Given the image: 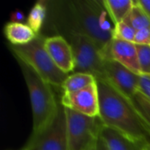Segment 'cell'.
Segmentation results:
<instances>
[{"mask_svg": "<svg viewBox=\"0 0 150 150\" xmlns=\"http://www.w3.org/2000/svg\"><path fill=\"white\" fill-rule=\"evenodd\" d=\"M99 118L104 126L112 128L132 141L150 144V126L132 101L109 83L98 81Z\"/></svg>", "mask_w": 150, "mask_h": 150, "instance_id": "cell-1", "label": "cell"}, {"mask_svg": "<svg viewBox=\"0 0 150 150\" xmlns=\"http://www.w3.org/2000/svg\"><path fill=\"white\" fill-rule=\"evenodd\" d=\"M108 17L103 0H71L66 3L60 24L63 34L75 33L84 35L96 44L101 53L112 40L114 25Z\"/></svg>", "mask_w": 150, "mask_h": 150, "instance_id": "cell-2", "label": "cell"}, {"mask_svg": "<svg viewBox=\"0 0 150 150\" xmlns=\"http://www.w3.org/2000/svg\"><path fill=\"white\" fill-rule=\"evenodd\" d=\"M17 61L30 96L33 112L32 134H38L54 120L61 102L57 101L51 84L44 81L30 66L19 60Z\"/></svg>", "mask_w": 150, "mask_h": 150, "instance_id": "cell-3", "label": "cell"}, {"mask_svg": "<svg viewBox=\"0 0 150 150\" xmlns=\"http://www.w3.org/2000/svg\"><path fill=\"white\" fill-rule=\"evenodd\" d=\"M45 38L39 34L36 39L28 44L22 46L10 45L16 60H19L30 66L44 81L52 86L62 87L68 77V74L62 72L53 62L45 48Z\"/></svg>", "mask_w": 150, "mask_h": 150, "instance_id": "cell-4", "label": "cell"}, {"mask_svg": "<svg viewBox=\"0 0 150 150\" xmlns=\"http://www.w3.org/2000/svg\"><path fill=\"white\" fill-rule=\"evenodd\" d=\"M68 150H94L104 124L99 117H90L65 108Z\"/></svg>", "mask_w": 150, "mask_h": 150, "instance_id": "cell-5", "label": "cell"}, {"mask_svg": "<svg viewBox=\"0 0 150 150\" xmlns=\"http://www.w3.org/2000/svg\"><path fill=\"white\" fill-rule=\"evenodd\" d=\"M69 42L74 54L75 69L73 73L92 75L98 81H104L105 60L96 44L88 37L68 33L63 35Z\"/></svg>", "mask_w": 150, "mask_h": 150, "instance_id": "cell-6", "label": "cell"}, {"mask_svg": "<svg viewBox=\"0 0 150 150\" xmlns=\"http://www.w3.org/2000/svg\"><path fill=\"white\" fill-rule=\"evenodd\" d=\"M25 150H68L66 134V115L64 106H60L52 124L38 134H31Z\"/></svg>", "mask_w": 150, "mask_h": 150, "instance_id": "cell-7", "label": "cell"}, {"mask_svg": "<svg viewBox=\"0 0 150 150\" xmlns=\"http://www.w3.org/2000/svg\"><path fill=\"white\" fill-rule=\"evenodd\" d=\"M104 74V82L133 102L135 95L139 93L140 76L112 60H105Z\"/></svg>", "mask_w": 150, "mask_h": 150, "instance_id": "cell-8", "label": "cell"}, {"mask_svg": "<svg viewBox=\"0 0 150 150\" xmlns=\"http://www.w3.org/2000/svg\"><path fill=\"white\" fill-rule=\"evenodd\" d=\"M60 102L65 108L90 117H99L98 81L74 92H62Z\"/></svg>", "mask_w": 150, "mask_h": 150, "instance_id": "cell-9", "label": "cell"}, {"mask_svg": "<svg viewBox=\"0 0 150 150\" xmlns=\"http://www.w3.org/2000/svg\"><path fill=\"white\" fill-rule=\"evenodd\" d=\"M104 60L115 61L134 74L141 76L136 45L132 42L112 39L101 52Z\"/></svg>", "mask_w": 150, "mask_h": 150, "instance_id": "cell-10", "label": "cell"}, {"mask_svg": "<svg viewBox=\"0 0 150 150\" xmlns=\"http://www.w3.org/2000/svg\"><path fill=\"white\" fill-rule=\"evenodd\" d=\"M45 48L54 64L64 73L74 71L75 60L72 47L68 40L62 35H54L45 38Z\"/></svg>", "mask_w": 150, "mask_h": 150, "instance_id": "cell-11", "label": "cell"}, {"mask_svg": "<svg viewBox=\"0 0 150 150\" xmlns=\"http://www.w3.org/2000/svg\"><path fill=\"white\" fill-rule=\"evenodd\" d=\"M100 136L108 150H142L148 145L135 142L120 132L105 126L103 127Z\"/></svg>", "mask_w": 150, "mask_h": 150, "instance_id": "cell-12", "label": "cell"}, {"mask_svg": "<svg viewBox=\"0 0 150 150\" xmlns=\"http://www.w3.org/2000/svg\"><path fill=\"white\" fill-rule=\"evenodd\" d=\"M4 33L12 46H22L30 43L39 35L26 23L10 21L4 27Z\"/></svg>", "mask_w": 150, "mask_h": 150, "instance_id": "cell-13", "label": "cell"}, {"mask_svg": "<svg viewBox=\"0 0 150 150\" xmlns=\"http://www.w3.org/2000/svg\"><path fill=\"white\" fill-rule=\"evenodd\" d=\"M104 6L113 25L122 22L131 11L133 0H103Z\"/></svg>", "mask_w": 150, "mask_h": 150, "instance_id": "cell-14", "label": "cell"}, {"mask_svg": "<svg viewBox=\"0 0 150 150\" xmlns=\"http://www.w3.org/2000/svg\"><path fill=\"white\" fill-rule=\"evenodd\" d=\"M98 80L95 76L84 73H72L68 76L66 80L62 85V92H74L82 90Z\"/></svg>", "mask_w": 150, "mask_h": 150, "instance_id": "cell-15", "label": "cell"}, {"mask_svg": "<svg viewBox=\"0 0 150 150\" xmlns=\"http://www.w3.org/2000/svg\"><path fill=\"white\" fill-rule=\"evenodd\" d=\"M123 21L130 25L136 31L150 27V18L138 4L136 0H134L133 7Z\"/></svg>", "mask_w": 150, "mask_h": 150, "instance_id": "cell-16", "label": "cell"}, {"mask_svg": "<svg viewBox=\"0 0 150 150\" xmlns=\"http://www.w3.org/2000/svg\"><path fill=\"white\" fill-rule=\"evenodd\" d=\"M47 16V4L45 1H38L32 7L28 17L26 18V24L39 34L44 20Z\"/></svg>", "mask_w": 150, "mask_h": 150, "instance_id": "cell-17", "label": "cell"}, {"mask_svg": "<svg viewBox=\"0 0 150 150\" xmlns=\"http://www.w3.org/2000/svg\"><path fill=\"white\" fill-rule=\"evenodd\" d=\"M136 34V30L134 29L130 25L125 21L120 22L117 25H114L112 30V39L120 40L123 41L134 42V38Z\"/></svg>", "mask_w": 150, "mask_h": 150, "instance_id": "cell-18", "label": "cell"}, {"mask_svg": "<svg viewBox=\"0 0 150 150\" xmlns=\"http://www.w3.org/2000/svg\"><path fill=\"white\" fill-rule=\"evenodd\" d=\"M136 45L141 75L150 76V46Z\"/></svg>", "mask_w": 150, "mask_h": 150, "instance_id": "cell-19", "label": "cell"}, {"mask_svg": "<svg viewBox=\"0 0 150 150\" xmlns=\"http://www.w3.org/2000/svg\"><path fill=\"white\" fill-rule=\"evenodd\" d=\"M133 104L137 108L142 116L150 126V102L141 93H137L133 100Z\"/></svg>", "mask_w": 150, "mask_h": 150, "instance_id": "cell-20", "label": "cell"}, {"mask_svg": "<svg viewBox=\"0 0 150 150\" xmlns=\"http://www.w3.org/2000/svg\"><path fill=\"white\" fill-rule=\"evenodd\" d=\"M139 93L143 95L150 102V76L142 75L140 76Z\"/></svg>", "mask_w": 150, "mask_h": 150, "instance_id": "cell-21", "label": "cell"}, {"mask_svg": "<svg viewBox=\"0 0 150 150\" xmlns=\"http://www.w3.org/2000/svg\"><path fill=\"white\" fill-rule=\"evenodd\" d=\"M134 44L150 46V27L136 31Z\"/></svg>", "mask_w": 150, "mask_h": 150, "instance_id": "cell-22", "label": "cell"}, {"mask_svg": "<svg viewBox=\"0 0 150 150\" xmlns=\"http://www.w3.org/2000/svg\"><path fill=\"white\" fill-rule=\"evenodd\" d=\"M138 4L150 18V0H136Z\"/></svg>", "mask_w": 150, "mask_h": 150, "instance_id": "cell-23", "label": "cell"}, {"mask_svg": "<svg viewBox=\"0 0 150 150\" xmlns=\"http://www.w3.org/2000/svg\"><path fill=\"white\" fill-rule=\"evenodd\" d=\"M24 18H25L24 13L22 11H15L11 15V21H12V22H20V23H23L22 21L24 20Z\"/></svg>", "mask_w": 150, "mask_h": 150, "instance_id": "cell-24", "label": "cell"}, {"mask_svg": "<svg viewBox=\"0 0 150 150\" xmlns=\"http://www.w3.org/2000/svg\"><path fill=\"white\" fill-rule=\"evenodd\" d=\"M94 150H108L106 145L105 144V142L103 141V139L101 138V136L99 137V139L98 141V143L96 145V148H95Z\"/></svg>", "mask_w": 150, "mask_h": 150, "instance_id": "cell-25", "label": "cell"}, {"mask_svg": "<svg viewBox=\"0 0 150 150\" xmlns=\"http://www.w3.org/2000/svg\"><path fill=\"white\" fill-rule=\"evenodd\" d=\"M142 150H150V144H148L147 146H145Z\"/></svg>", "mask_w": 150, "mask_h": 150, "instance_id": "cell-26", "label": "cell"}, {"mask_svg": "<svg viewBox=\"0 0 150 150\" xmlns=\"http://www.w3.org/2000/svg\"><path fill=\"white\" fill-rule=\"evenodd\" d=\"M19 150H25V149H24V148H23V149H19Z\"/></svg>", "mask_w": 150, "mask_h": 150, "instance_id": "cell-27", "label": "cell"}]
</instances>
